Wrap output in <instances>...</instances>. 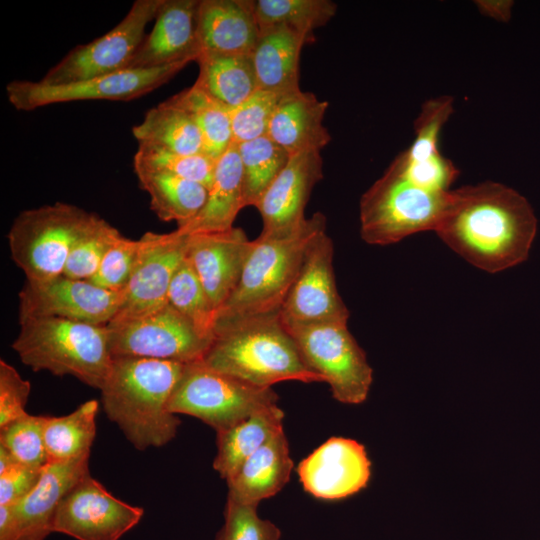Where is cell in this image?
<instances>
[{"label":"cell","mask_w":540,"mask_h":540,"mask_svg":"<svg viewBox=\"0 0 540 540\" xmlns=\"http://www.w3.org/2000/svg\"><path fill=\"white\" fill-rule=\"evenodd\" d=\"M31 385L9 363L0 360V428L25 416Z\"/></svg>","instance_id":"43"},{"label":"cell","mask_w":540,"mask_h":540,"mask_svg":"<svg viewBox=\"0 0 540 540\" xmlns=\"http://www.w3.org/2000/svg\"><path fill=\"white\" fill-rule=\"evenodd\" d=\"M190 62L184 60L150 69H124L64 85L14 80L6 85V95L9 103L20 111L73 101H129L167 83Z\"/></svg>","instance_id":"11"},{"label":"cell","mask_w":540,"mask_h":540,"mask_svg":"<svg viewBox=\"0 0 540 540\" xmlns=\"http://www.w3.org/2000/svg\"><path fill=\"white\" fill-rule=\"evenodd\" d=\"M284 413L273 405L217 433L214 469L226 481L262 446L283 431Z\"/></svg>","instance_id":"27"},{"label":"cell","mask_w":540,"mask_h":540,"mask_svg":"<svg viewBox=\"0 0 540 540\" xmlns=\"http://www.w3.org/2000/svg\"><path fill=\"white\" fill-rule=\"evenodd\" d=\"M435 232L474 267L497 273L528 258L537 219L516 190L484 181L451 190Z\"/></svg>","instance_id":"1"},{"label":"cell","mask_w":540,"mask_h":540,"mask_svg":"<svg viewBox=\"0 0 540 540\" xmlns=\"http://www.w3.org/2000/svg\"><path fill=\"white\" fill-rule=\"evenodd\" d=\"M163 0H136L125 17L106 34L78 45L51 67L39 82L64 85L127 68L145 38Z\"/></svg>","instance_id":"12"},{"label":"cell","mask_w":540,"mask_h":540,"mask_svg":"<svg viewBox=\"0 0 540 540\" xmlns=\"http://www.w3.org/2000/svg\"><path fill=\"white\" fill-rule=\"evenodd\" d=\"M138 144H147L171 152L195 155L203 153L200 132L191 117L169 100L148 110L132 128Z\"/></svg>","instance_id":"30"},{"label":"cell","mask_w":540,"mask_h":540,"mask_svg":"<svg viewBox=\"0 0 540 540\" xmlns=\"http://www.w3.org/2000/svg\"><path fill=\"white\" fill-rule=\"evenodd\" d=\"M216 161L205 154L184 155L147 144H138L133 158L134 171L172 174L198 182L208 189L212 183Z\"/></svg>","instance_id":"36"},{"label":"cell","mask_w":540,"mask_h":540,"mask_svg":"<svg viewBox=\"0 0 540 540\" xmlns=\"http://www.w3.org/2000/svg\"><path fill=\"white\" fill-rule=\"evenodd\" d=\"M333 258V241L324 230L307 246L280 309L286 326L348 323L350 312L337 289Z\"/></svg>","instance_id":"13"},{"label":"cell","mask_w":540,"mask_h":540,"mask_svg":"<svg viewBox=\"0 0 540 540\" xmlns=\"http://www.w3.org/2000/svg\"><path fill=\"white\" fill-rule=\"evenodd\" d=\"M246 207L242 165L233 143L216 161L212 183L201 211L175 230L181 235L221 232L231 229L238 213Z\"/></svg>","instance_id":"24"},{"label":"cell","mask_w":540,"mask_h":540,"mask_svg":"<svg viewBox=\"0 0 540 540\" xmlns=\"http://www.w3.org/2000/svg\"><path fill=\"white\" fill-rule=\"evenodd\" d=\"M474 3L481 14L496 21L508 22L511 18L513 1L477 0Z\"/></svg>","instance_id":"45"},{"label":"cell","mask_w":540,"mask_h":540,"mask_svg":"<svg viewBox=\"0 0 540 540\" xmlns=\"http://www.w3.org/2000/svg\"><path fill=\"white\" fill-rule=\"evenodd\" d=\"M292 469L293 461L283 430L249 457L227 481V500L258 505L285 486Z\"/></svg>","instance_id":"26"},{"label":"cell","mask_w":540,"mask_h":540,"mask_svg":"<svg viewBox=\"0 0 540 540\" xmlns=\"http://www.w3.org/2000/svg\"><path fill=\"white\" fill-rule=\"evenodd\" d=\"M297 473L305 491L319 499L337 500L368 485L371 461L363 444L332 437L299 463Z\"/></svg>","instance_id":"18"},{"label":"cell","mask_w":540,"mask_h":540,"mask_svg":"<svg viewBox=\"0 0 540 540\" xmlns=\"http://www.w3.org/2000/svg\"><path fill=\"white\" fill-rule=\"evenodd\" d=\"M44 416L28 413L0 428L3 445L22 465L43 468L47 464L44 444Z\"/></svg>","instance_id":"38"},{"label":"cell","mask_w":540,"mask_h":540,"mask_svg":"<svg viewBox=\"0 0 540 540\" xmlns=\"http://www.w3.org/2000/svg\"><path fill=\"white\" fill-rule=\"evenodd\" d=\"M18 465L20 463L15 457L3 445H0V474Z\"/></svg>","instance_id":"46"},{"label":"cell","mask_w":540,"mask_h":540,"mask_svg":"<svg viewBox=\"0 0 540 540\" xmlns=\"http://www.w3.org/2000/svg\"><path fill=\"white\" fill-rule=\"evenodd\" d=\"M19 324L12 348L25 365L56 376L70 375L101 389L113 360L107 325L54 317L32 318Z\"/></svg>","instance_id":"4"},{"label":"cell","mask_w":540,"mask_h":540,"mask_svg":"<svg viewBox=\"0 0 540 540\" xmlns=\"http://www.w3.org/2000/svg\"><path fill=\"white\" fill-rule=\"evenodd\" d=\"M257 506L227 500L224 525L216 540H280L278 527L261 519Z\"/></svg>","instance_id":"42"},{"label":"cell","mask_w":540,"mask_h":540,"mask_svg":"<svg viewBox=\"0 0 540 540\" xmlns=\"http://www.w3.org/2000/svg\"><path fill=\"white\" fill-rule=\"evenodd\" d=\"M99 404L89 400L68 415L44 416L47 463L64 462L91 451Z\"/></svg>","instance_id":"31"},{"label":"cell","mask_w":540,"mask_h":540,"mask_svg":"<svg viewBox=\"0 0 540 540\" xmlns=\"http://www.w3.org/2000/svg\"><path fill=\"white\" fill-rule=\"evenodd\" d=\"M135 173L149 195L151 209L162 221H175L181 227L195 218L206 202L208 188L198 182L163 172Z\"/></svg>","instance_id":"29"},{"label":"cell","mask_w":540,"mask_h":540,"mask_svg":"<svg viewBox=\"0 0 540 540\" xmlns=\"http://www.w3.org/2000/svg\"><path fill=\"white\" fill-rule=\"evenodd\" d=\"M42 468L18 465L0 474V505H14L38 483Z\"/></svg>","instance_id":"44"},{"label":"cell","mask_w":540,"mask_h":540,"mask_svg":"<svg viewBox=\"0 0 540 540\" xmlns=\"http://www.w3.org/2000/svg\"><path fill=\"white\" fill-rule=\"evenodd\" d=\"M236 145L242 165L245 204L256 206L291 155L267 135Z\"/></svg>","instance_id":"34"},{"label":"cell","mask_w":540,"mask_h":540,"mask_svg":"<svg viewBox=\"0 0 540 540\" xmlns=\"http://www.w3.org/2000/svg\"><path fill=\"white\" fill-rule=\"evenodd\" d=\"M330 0H255L259 28L282 26L315 41L314 30L326 25L336 14Z\"/></svg>","instance_id":"33"},{"label":"cell","mask_w":540,"mask_h":540,"mask_svg":"<svg viewBox=\"0 0 540 540\" xmlns=\"http://www.w3.org/2000/svg\"><path fill=\"white\" fill-rule=\"evenodd\" d=\"M454 99L443 95L427 100L415 120V138L406 149L413 157H431L440 154L439 137L443 126L454 112Z\"/></svg>","instance_id":"41"},{"label":"cell","mask_w":540,"mask_h":540,"mask_svg":"<svg viewBox=\"0 0 540 540\" xmlns=\"http://www.w3.org/2000/svg\"><path fill=\"white\" fill-rule=\"evenodd\" d=\"M107 330L112 357H142L184 364L202 360L213 340L170 304L140 316L112 320Z\"/></svg>","instance_id":"10"},{"label":"cell","mask_w":540,"mask_h":540,"mask_svg":"<svg viewBox=\"0 0 540 540\" xmlns=\"http://www.w3.org/2000/svg\"><path fill=\"white\" fill-rule=\"evenodd\" d=\"M195 85L229 110L249 98L257 89L251 54L200 53Z\"/></svg>","instance_id":"28"},{"label":"cell","mask_w":540,"mask_h":540,"mask_svg":"<svg viewBox=\"0 0 540 540\" xmlns=\"http://www.w3.org/2000/svg\"><path fill=\"white\" fill-rule=\"evenodd\" d=\"M286 327L305 362L330 386L335 400L357 405L367 399L373 370L347 324Z\"/></svg>","instance_id":"9"},{"label":"cell","mask_w":540,"mask_h":540,"mask_svg":"<svg viewBox=\"0 0 540 540\" xmlns=\"http://www.w3.org/2000/svg\"><path fill=\"white\" fill-rule=\"evenodd\" d=\"M90 452L74 459L47 463L35 487L10 505L13 516L11 540H45L52 533L56 510L66 493L89 473Z\"/></svg>","instance_id":"20"},{"label":"cell","mask_w":540,"mask_h":540,"mask_svg":"<svg viewBox=\"0 0 540 540\" xmlns=\"http://www.w3.org/2000/svg\"><path fill=\"white\" fill-rule=\"evenodd\" d=\"M252 246L243 229L188 235L186 257L216 311L234 292Z\"/></svg>","instance_id":"19"},{"label":"cell","mask_w":540,"mask_h":540,"mask_svg":"<svg viewBox=\"0 0 540 540\" xmlns=\"http://www.w3.org/2000/svg\"><path fill=\"white\" fill-rule=\"evenodd\" d=\"M185 364L142 357H113L101 387L107 417L138 450L170 442L180 425L167 410Z\"/></svg>","instance_id":"3"},{"label":"cell","mask_w":540,"mask_h":540,"mask_svg":"<svg viewBox=\"0 0 540 540\" xmlns=\"http://www.w3.org/2000/svg\"><path fill=\"white\" fill-rule=\"evenodd\" d=\"M145 245L144 235L137 240L122 235L110 247L90 282L106 290L123 292L138 266Z\"/></svg>","instance_id":"39"},{"label":"cell","mask_w":540,"mask_h":540,"mask_svg":"<svg viewBox=\"0 0 540 540\" xmlns=\"http://www.w3.org/2000/svg\"><path fill=\"white\" fill-rule=\"evenodd\" d=\"M168 304L187 318L204 336L214 338L216 311L186 256L171 280Z\"/></svg>","instance_id":"35"},{"label":"cell","mask_w":540,"mask_h":540,"mask_svg":"<svg viewBox=\"0 0 540 540\" xmlns=\"http://www.w3.org/2000/svg\"><path fill=\"white\" fill-rule=\"evenodd\" d=\"M259 29L251 53L258 89L279 96L299 90L301 50L309 42L301 34L282 26Z\"/></svg>","instance_id":"25"},{"label":"cell","mask_w":540,"mask_h":540,"mask_svg":"<svg viewBox=\"0 0 540 540\" xmlns=\"http://www.w3.org/2000/svg\"><path fill=\"white\" fill-rule=\"evenodd\" d=\"M450 192L426 187L411 178L395 158L362 195L361 238L371 245H390L439 225Z\"/></svg>","instance_id":"6"},{"label":"cell","mask_w":540,"mask_h":540,"mask_svg":"<svg viewBox=\"0 0 540 540\" xmlns=\"http://www.w3.org/2000/svg\"><path fill=\"white\" fill-rule=\"evenodd\" d=\"M259 31L255 0H199L200 53L251 54Z\"/></svg>","instance_id":"22"},{"label":"cell","mask_w":540,"mask_h":540,"mask_svg":"<svg viewBox=\"0 0 540 540\" xmlns=\"http://www.w3.org/2000/svg\"><path fill=\"white\" fill-rule=\"evenodd\" d=\"M282 96L257 89L249 98L231 109L233 143L248 142L268 133L274 110Z\"/></svg>","instance_id":"40"},{"label":"cell","mask_w":540,"mask_h":540,"mask_svg":"<svg viewBox=\"0 0 540 540\" xmlns=\"http://www.w3.org/2000/svg\"><path fill=\"white\" fill-rule=\"evenodd\" d=\"M322 178L320 151L291 155L255 206L263 223L260 236H287L297 231L307 219L304 211L311 192Z\"/></svg>","instance_id":"16"},{"label":"cell","mask_w":540,"mask_h":540,"mask_svg":"<svg viewBox=\"0 0 540 540\" xmlns=\"http://www.w3.org/2000/svg\"><path fill=\"white\" fill-rule=\"evenodd\" d=\"M326 100L301 89L282 96L272 115L267 136L290 155L321 151L331 140L323 124Z\"/></svg>","instance_id":"23"},{"label":"cell","mask_w":540,"mask_h":540,"mask_svg":"<svg viewBox=\"0 0 540 540\" xmlns=\"http://www.w3.org/2000/svg\"><path fill=\"white\" fill-rule=\"evenodd\" d=\"M199 0H163L151 32L145 36L126 69H150L196 61Z\"/></svg>","instance_id":"21"},{"label":"cell","mask_w":540,"mask_h":540,"mask_svg":"<svg viewBox=\"0 0 540 540\" xmlns=\"http://www.w3.org/2000/svg\"><path fill=\"white\" fill-rule=\"evenodd\" d=\"M143 514L141 507L114 497L88 473L62 498L52 532L77 540H119Z\"/></svg>","instance_id":"15"},{"label":"cell","mask_w":540,"mask_h":540,"mask_svg":"<svg viewBox=\"0 0 540 540\" xmlns=\"http://www.w3.org/2000/svg\"><path fill=\"white\" fill-rule=\"evenodd\" d=\"M200 361L261 388L289 380L324 382L305 362L280 312L217 323L211 345Z\"/></svg>","instance_id":"2"},{"label":"cell","mask_w":540,"mask_h":540,"mask_svg":"<svg viewBox=\"0 0 540 540\" xmlns=\"http://www.w3.org/2000/svg\"><path fill=\"white\" fill-rule=\"evenodd\" d=\"M277 401L272 388L254 386L195 361L185 364L167 410L196 417L218 433Z\"/></svg>","instance_id":"8"},{"label":"cell","mask_w":540,"mask_h":540,"mask_svg":"<svg viewBox=\"0 0 540 540\" xmlns=\"http://www.w3.org/2000/svg\"><path fill=\"white\" fill-rule=\"evenodd\" d=\"M144 237V252L112 320L140 316L168 304L169 286L186 256L188 235L174 230L164 234L147 232Z\"/></svg>","instance_id":"17"},{"label":"cell","mask_w":540,"mask_h":540,"mask_svg":"<svg viewBox=\"0 0 540 540\" xmlns=\"http://www.w3.org/2000/svg\"><path fill=\"white\" fill-rule=\"evenodd\" d=\"M326 217L314 213L287 236H258L252 241L237 287L218 310L216 323L280 312L312 239L326 230Z\"/></svg>","instance_id":"5"},{"label":"cell","mask_w":540,"mask_h":540,"mask_svg":"<svg viewBox=\"0 0 540 540\" xmlns=\"http://www.w3.org/2000/svg\"><path fill=\"white\" fill-rule=\"evenodd\" d=\"M18 296L19 322L54 317L97 325H107L123 300V292L64 275L44 281L26 280Z\"/></svg>","instance_id":"14"},{"label":"cell","mask_w":540,"mask_h":540,"mask_svg":"<svg viewBox=\"0 0 540 540\" xmlns=\"http://www.w3.org/2000/svg\"><path fill=\"white\" fill-rule=\"evenodd\" d=\"M98 217L62 202L24 210L15 217L7 234L11 258L26 280L60 276L72 247Z\"/></svg>","instance_id":"7"},{"label":"cell","mask_w":540,"mask_h":540,"mask_svg":"<svg viewBox=\"0 0 540 540\" xmlns=\"http://www.w3.org/2000/svg\"><path fill=\"white\" fill-rule=\"evenodd\" d=\"M168 100L194 121L206 156L217 161L233 144L230 110L198 86L193 84Z\"/></svg>","instance_id":"32"},{"label":"cell","mask_w":540,"mask_h":540,"mask_svg":"<svg viewBox=\"0 0 540 540\" xmlns=\"http://www.w3.org/2000/svg\"><path fill=\"white\" fill-rule=\"evenodd\" d=\"M121 236L115 227L98 217L72 247L62 275L90 281L110 247Z\"/></svg>","instance_id":"37"}]
</instances>
